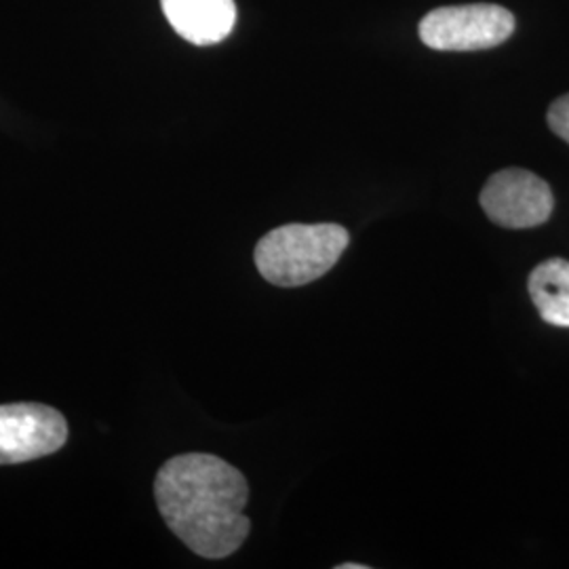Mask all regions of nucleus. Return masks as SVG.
I'll return each instance as SVG.
<instances>
[{
    "mask_svg": "<svg viewBox=\"0 0 569 569\" xmlns=\"http://www.w3.org/2000/svg\"><path fill=\"white\" fill-rule=\"evenodd\" d=\"M479 201L493 224L512 230L545 224L555 207L549 183L517 167L493 173L483 186Z\"/></svg>",
    "mask_w": 569,
    "mask_h": 569,
    "instance_id": "20e7f679",
    "label": "nucleus"
},
{
    "mask_svg": "<svg viewBox=\"0 0 569 569\" xmlns=\"http://www.w3.org/2000/svg\"><path fill=\"white\" fill-rule=\"evenodd\" d=\"M161 7L183 41L199 47L224 41L237 23L234 0H161Z\"/></svg>",
    "mask_w": 569,
    "mask_h": 569,
    "instance_id": "423d86ee",
    "label": "nucleus"
},
{
    "mask_svg": "<svg viewBox=\"0 0 569 569\" xmlns=\"http://www.w3.org/2000/svg\"><path fill=\"white\" fill-rule=\"evenodd\" d=\"M366 566H357V563H345V566H340L338 569H363Z\"/></svg>",
    "mask_w": 569,
    "mask_h": 569,
    "instance_id": "1a4fd4ad",
    "label": "nucleus"
},
{
    "mask_svg": "<svg viewBox=\"0 0 569 569\" xmlns=\"http://www.w3.org/2000/svg\"><path fill=\"white\" fill-rule=\"evenodd\" d=\"M529 298L540 317L555 327H569V262L550 258L529 274Z\"/></svg>",
    "mask_w": 569,
    "mask_h": 569,
    "instance_id": "0eeeda50",
    "label": "nucleus"
},
{
    "mask_svg": "<svg viewBox=\"0 0 569 569\" xmlns=\"http://www.w3.org/2000/svg\"><path fill=\"white\" fill-rule=\"evenodd\" d=\"M350 234L340 224H284L260 239L253 260L268 283L300 287L327 274L342 258Z\"/></svg>",
    "mask_w": 569,
    "mask_h": 569,
    "instance_id": "f03ea898",
    "label": "nucleus"
},
{
    "mask_svg": "<svg viewBox=\"0 0 569 569\" xmlns=\"http://www.w3.org/2000/svg\"><path fill=\"white\" fill-rule=\"evenodd\" d=\"M161 517L183 545L204 559H224L243 547L249 486L239 468L211 453L167 460L154 479Z\"/></svg>",
    "mask_w": 569,
    "mask_h": 569,
    "instance_id": "f257e3e1",
    "label": "nucleus"
},
{
    "mask_svg": "<svg viewBox=\"0 0 569 569\" xmlns=\"http://www.w3.org/2000/svg\"><path fill=\"white\" fill-rule=\"evenodd\" d=\"M547 119L552 133L569 143V93L550 103Z\"/></svg>",
    "mask_w": 569,
    "mask_h": 569,
    "instance_id": "6e6552de",
    "label": "nucleus"
},
{
    "mask_svg": "<svg viewBox=\"0 0 569 569\" xmlns=\"http://www.w3.org/2000/svg\"><path fill=\"white\" fill-rule=\"evenodd\" d=\"M68 441V422L56 407L0 406V467L39 460Z\"/></svg>",
    "mask_w": 569,
    "mask_h": 569,
    "instance_id": "39448f33",
    "label": "nucleus"
},
{
    "mask_svg": "<svg viewBox=\"0 0 569 569\" xmlns=\"http://www.w3.org/2000/svg\"><path fill=\"white\" fill-rule=\"evenodd\" d=\"M420 41L435 51H481L509 41L515 16L500 4L441 7L420 21Z\"/></svg>",
    "mask_w": 569,
    "mask_h": 569,
    "instance_id": "7ed1b4c3",
    "label": "nucleus"
}]
</instances>
